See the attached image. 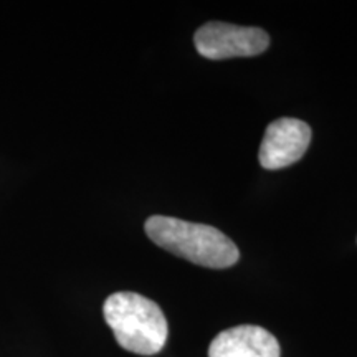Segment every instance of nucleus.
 <instances>
[{"label": "nucleus", "mask_w": 357, "mask_h": 357, "mask_svg": "<svg viewBox=\"0 0 357 357\" xmlns=\"http://www.w3.org/2000/svg\"><path fill=\"white\" fill-rule=\"evenodd\" d=\"M146 234L155 245L174 255L207 268H229L240 258L236 245L215 227L181 218L153 215L147 218Z\"/></svg>", "instance_id": "nucleus-1"}, {"label": "nucleus", "mask_w": 357, "mask_h": 357, "mask_svg": "<svg viewBox=\"0 0 357 357\" xmlns=\"http://www.w3.org/2000/svg\"><path fill=\"white\" fill-rule=\"evenodd\" d=\"M102 314L118 344L139 356H154L167 341V319L160 307L137 293L111 294Z\"/></svg>", "instance_id": "nucleus-2"}, {"label": "nucleus", "mask_w": 357, "mask_h": 357, "mask_svg": "<svg viewBox=\"0 0 357 357\" xmlns=\"http://www.w3.org/2000/svg\"><path fill=\"white\" fill-rule=\"evenodd\" d=\"M194 42L200 55L208 60H227L260 55L270 45V37L265 30L257 26L208 22L197 30Z\"/></svg>", "instance_id": "nucleus-3"}, {"label": "nucleus", "mask_w": 357, "mask_h": 357, "mask_svg": "<svg viewBox=\"0 0 357 357\" xmlns=\"http://www.w3.org/2000/svg\"><path fill=\"white\" fill-rule=\"evenodd\" d=\"M311 128L294 118L276 119L266 128L258 159L268 171L298 162L310 147Z\"/></svg>", "instance_id": "nucleus-4"}, {"label": "nucleus", "mask_w": 357, "mask_h": 357, "mask_svg": "<svg viewBox=\"0 0 357 357\" xmlns=\"http://www.w3.org/2000/svg\"><path fill=\"white\" fill-rule=\"evenodd\" d=\"M276 337L260 326L243 324L217 334L208 357H280Z\"/></svg>", "instance_id": "nucleus-5"}]
</instances>
